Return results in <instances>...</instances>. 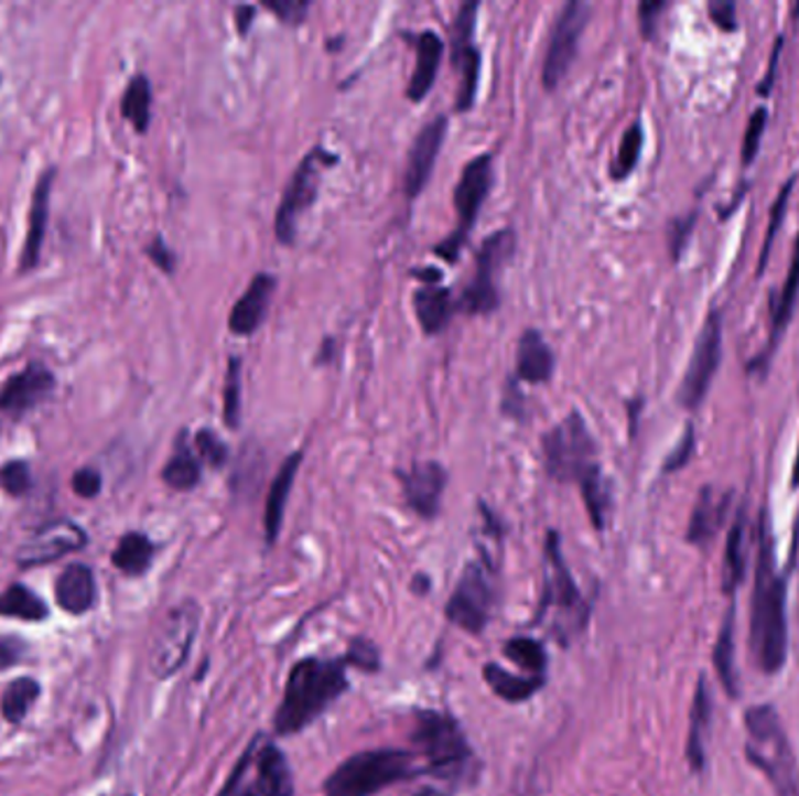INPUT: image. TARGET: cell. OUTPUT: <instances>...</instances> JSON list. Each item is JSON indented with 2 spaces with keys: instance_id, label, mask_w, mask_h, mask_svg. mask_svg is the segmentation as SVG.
I'll list each match as a JSON object with an SVG mask.
<instances>
[{
  "instance_id": "74e56055",
  "label": "cell",
  "mask_w": 799,
  "mask_h": 796,
  "mask_svg": "<svg viewBox=\"0 0 799 796\" xmlns=\"http://www.w3.org/2000/svg\"><path fill=\"white\" fill-rule=\"evenodd\" d=\"M0 614L17 616V620H26V622H37L45 620L47 607L26 587L12 584L3 595H0Z\"/></svg>"
},
{
  "instance_id": "d4e9b609",
  "label": "cell",
  "mask_w": 799,
  "mask_h": 796,
  "mask_svg": "<svg viewBox=\"0 0 799 796\" xmlns=\"http://www.w3.org/2000/svg\"><path fill=\"white\" fill-rule=\"evenodd\" d=\"M554 374V353L538 330H526L517 346V379L540 386Z\"/></svg>"
},
{
  "instance_id": "816d5d0a",
  "label": "cell",
  "mask_w": 799,
  "mask_h": 796,
  "mask_svg": "<svg viewBox=\"0 0 799 796\" xmlns=\"http://www.w3.org/2000/svg\"><path fill=\"white\" fill-rule=\"evenodd\" d=\"M665 10H667V3H659V0H655V3H640L638 6V19H640L643 35H646V37L655 35L657 19Z\"/></svg>"
},
{
  "instance_id": "7dc6e473",
  "label": "cell",
  "mask_w": 799,
  "mask_h": 796,
  "mask_svg": "<svg viewBox=\"0 0 799 796\" xmlns=\"http://www.w3.org/2000/svg\"><path fill=\"white\" fill-rule=\"evenodd\" d=\"M765 127H767V110L765 108H757L748 125H746V136H744V164H751L757 150H759V141H763V133H765Z\"/></svg>"
},
{
  "instance_id": "e575fe53",
  "label": "cell",
  "mask_w": 799,
  "mask_h": 796,
  "mask_svg": "<svg viewBox=\"0 0 799 796\" xmlns=\"http://www.w3.org/2000/svg\"><path fill=\"white\" fill-rule=\"evenodd\" d=\"M736 647H734V610H730V614L725 616V624L720 628L717 643L713 649V664H715V673L723 687L736 696L738 689V680H736V656H734Z\"/></svg>"
},
{
  "instance_id": "681fc988",
  "label": "cell",
  "mask_w": 799,
  "mask_h": 796,
  "mask_svg": "<svg viewBox=\"0 0 799 796\" xmlns=\"http://www.w3.org/2000/svg\"><path fill=\"white\" fill-rule=\"evenodd\" d=\"M71 486L80 497H96L101 493V474L94 467H83L73 474Z\"/></svg>"
},
{
  "instance_id": "7bdbcfd3",
  "label": "cell",
  "mask_w": 799,
  "mask_h": 796,
  "mask_svg": "<svg viewBox=\"0 0 799 796\" xmlns=\"http://www.w3.org/2000/svg\"><path fill=\"white\" fill-rule=\"evenodd\" d=\"M194 447H197V451H199V455L204 458V461L208 465L216 467V470L225 467L227 461H229V447L220 440L216 432L208 430V428L197 432V437H194Z\"/></svg>"
},
{
  "instance_id": "4dcf8cb0",
  "label": "cell",
  "mask_w": 799,
  "mask_h": 796,
  "mask_svg": "<svg viewBox=\"0 0 799 796\" xmlns=\"http://www.w3.org/2000/svg\"><path fill=\"white\" fill-rule=\"evenodd\" d=\"M577 484H580L582 501H584V507H587V514H590L594 528L603 530L608 526V516H611V507H613V493H611V484H608L606 476H603L598 463L584 472L577 480Z\"/></svg>"
},
{
  "instance_id": "be15d7a7",
  "label": "cell",
  "mask_w": 799,
  "mask_h": 796,
  "mask_svg": "<svg viewBox=\"0 0 799 796\" xmlns=\"http://www.w3.org/2000/svg\"><path fill=\"white\" fill-rule=\"evenodd\" d=\"M125 796H129V794H125Z\"/></svg>"
},
{
  "instance_id": "6da1fadb",
  "label": "cell",
  "mask_w": 799,
  "mask_h": 796,
  "mask_svg": "<svg viewBox=\"0 0 799 796\" xmlns=\"http://www.w3.org/2000/svg\"><path fill=\"white\" fill-rule=\"evenodd\" d=\"M751 645L759 670L778 673L788 659V612L786 582L776 572L774 537L763 512L759 521V549L755 566V589L751 601Z\"/></svg>"
},
{
  "instance_id": "f5cc1de1",
  "label": "cell",
  "mask_w": 799,
  "mask_h": 796,
  "mask_svg": "<svg viewBox=\"0 0 799 796\" xmlns=\"http://www.w3.org/2000/svg\"><path fill=\"white\" fill-rule=\"evenodd\" d=\"M692 447H694V432H692V428H688L685 437H683V440H680V444L673 449V453L669 455V461L665 463V470L667 472H676V470L683 467L690 461Z\"/></svg>"
},
{
  "instance_id": "7a4b0ae2",
  "label": "cell",
  "mask_w": 799,
  "mask_h": 796,
  "mask_svg": "<svg viewBox=\"0 0 799 796\" xmlns=\"http://www.w3.org/2000/svg\"><path fill=\"white\" fill-rule=\"evenodd\" d=\"M350 668L346 656L321 659L306 656L290 668L283 687L281 703L274 712V731L279 735H298L314 724L348 689L346 670Z\"/></svg>"
},
{
  "instance_id": "ac0fdd59",
  "label": "cell",
  "mask_w": 799,
  "mask_h": 796,
  "mask_svg": "<svg viewBox=\"0 0 799 796\" xmlns=\"http://www.w3.org/2000/svg\"><path fill=\"white\" fill-rule=\"evenodd\" d=\"M398 480L402 484L404 503L412 512L421 519H435L446 488V470L435 461H423L409 470H398Z\"/></svg>"
},
{
  "instance_id": "db71d44e",
  "label": "cell",
  "mask_w": 799,
  "mask_h": 796,
  "mask_svg": "<svg viewBox=\"0 0 799 796\" xmlns=\"http://www.w3.org/2000/svg\"><path fill=\"white\" fill-rule=\"evenodd\" d=\"M26 652V645L17 638H0V670L12 668Z\"/></svg>"
},
{
  "instance_id": "1f68e13d",
  "label": "cell",
  "mask_w": 799,
  "mask_h": 796,
  "mask_svg": "<svg viewBox=\"0 0 799 796\" xmlns=\"http://www.w3.org/2000/svg\"><path fill=\"white\" fill-rule=\"evenodd\" d=\"M162 480L173 491H192L202 482V463L187 447V432H181L179 442H175V451L162 470Z\"/></svg>"
},
{
  "instance_id": "ffe728a7",
  "label": "cell",
  "mask_w": 799,
  "mask_h": 796,
  "mask_svg": "<svg viewBox=\"0 0 799 796\" xmlns=\"http://www.w3.org/2000/svg\"><path fill=\"white\" fill-rule=\"evenodd\" d=\"M54 386H56L54 374L41 363H31L26 369L10 376V379L0 386V411L22 416L37 402H43L54 390Z\"/></svg>"
},
{
  "instance_id": "30bf717a",
  "label": "cell",
  "mask_w": 799,
  "mask_h": 796,
  "mask_svg": "<svg viewBox=\"0 0 799 796\" xmlns=\"http://www.w3.org/2000/svg\"><path fill=\"white\" fill-rule=\"evenodd\" d=\"M199 622L202 610L194 601H183L169 610L150 647L148 664L154 678L166 680L185 666L192 643L197 638Z\"/></svg>"
},
{
  "instance_id": "4316f807",
  "label": "cell",
  "mask_w": 799,
  "mask_h": 796,
  "mask_svg": "<svg viewBox=\"0 0 799 796\" xmlns=\"http://www.w3.org/2000/svg\"><path fill=\"white\" fill-rule=\"evenodd\" d=\"M727 507H730V493H715L711 486L701 488L690 516L688 540L692 545H706L709 540H713L715 533L725 521Z\"/></svg>"
},
{
  "instance_id": "e0dca14e",
  "label": "cell",
  "mask_w": 799,
  "mask_h": 796,
  "mask_svg": "<svg viewBox=\"0 0 799 796\" xmlns=\"http://www.w3.org/2000/svg\"><path fill=\"white\" fill-rule=\"evenodd\" d=\"M87 545V533L73 521H54L35 530L29 540L19 547V566H43L62 559V556L83 549Z\"/></svg>"
},
{
  "instance_id": "52a82bcc",
  "label": "cell",
  "mask_w": 799,
  "mask_h": 796,
  "mask_svg": "<svg viewBox=\"0 0 799 796\" xmlns=\"http://www.w3.org/2000/svg\"><path fill=\"white\" fill-rule=\"evenodd\" d=\"M220 796H295V783L283 750L264 735L252 739Z\"/></svg>"
},
{
  "instance_id": "8992f818",
  "label": "cell",
  "mask_w": 799,
  "mask_h": 796,
  "mask_svg": "<svg viewBox=\"0 0 799 796\" xmlns=\"http://www.w3.org/2000/svg\"><path fill=\"white\" fill-rule=\"evenodd\" d=\"M748 760L763 771L778 796H799V766L781 720L771 706H755L746 712Z\"/></svg>"
},
{
  "instance_id": "cb8c5ba5",
  "label": "cell",
  "mask_w": 799,
  "mask_h": 796,
  "mask_svg": "<svg viewBox=\"0 0 799 796\" xmlns=\"http://www.w3.org/2000/svg\"><path fill=\"white\" fill-rule=\"evenodd\" d=\"M302 458H304L302 451L290 453L283 461L281 470L277 472L274 482H271V486H269L267 505H264V537H267V545H274L279 533H281L285 505H288V497L292 493V486H295Z\"/></svg>"
},
{
  "instance_id": "9a60e30c",
  "label": "cell",
  "mask_w": 799,
  "mask_h": 796,
  "mask_svg": "<svg viewBox=\"0 0 799 796\" xmlns=\"http://www.w3.org/2000/svg\"><path fill=\"white\" fill-rule=\"evenodd\" d=\"M720 357H723V321H720V313H711L699 332L692 361L678 388V402L685 409H697L704 402L720 367Z\"/></svg>"
},
{
  "instance_id": "6f0895ef",
  "label": "cell",
  "mask_w": 799,
  "mask_h": 796,
  "mask_svg": "<svg viewBox=\"0 0 799 796\" xmlns=\"http://www.w3.org/2000/svg\"><path fill=\"white\" fill-rule=\"evenodd\" d=\"M690 229H692V217H688V220H680V223H673V225H671V236H669V241H671V250H673V255H676V257L680 255V250H683V246H685V241H688V234H690Z\"/></svg>"
},
{
  "instance_id": "484cf974",
  "label": "cell",
  "mask_w": 799,
  "mask_h": 796,
  "mask_svg": "<svg viewBox=\"0 0 799 796\" xmlns=\"http://www.w3.org/2000/svg\"><path fill=\"white\" fill-rule=\"evenodd\" d=\"M713 720V701H711V689L704 678H699L694 701L690 710V733H688V762L699 773L706 766V739L711 731Z\"/></svg>"
},
{
  "instance_id": "680465c9",
  "label": "cell",
  "mask_w": 799,
  "mask_h": 796,
  "mask_svg": "<svg viewBox=\"0 0 799 796\" xmlns=\"http://www.w3.org/2000/svg\"><path fill=\"white\" fill-rule=\"evenodd\" d=\"M337 353H339V344H337L335 336H325L323 344H321V348H318L316 363H318V365H330V363H335V361H337Z\"/></svg>"
},
{
  "instance_id": "f6af8a7d",
  "label": "cell",
  "mask_w": 799,
  "mask_h": 796,
  "mask_svg": "<svg viewBox=\"0 0 799 796\" xmlns=\"http://www.w3.org/2000/svg\"><path fill=\"white\" fill-rule=\"evenodd\" d=\"M344 656H346L350 666H356V668L367 670V673H375V670L381 668L379 649L372 643L363 641V638H356L354 643H350Z\"/></svg>"
},
{
  "instance_id": "ba28073f",
  "label": "cell",
  "mask_w": 799,
  "mask_h": 796,
  "mask_svg": "<svg viewBox=\"0 0 799 796\" xmlns=\"http://www.w3.org/2000/svg\"><path fill=\"white\" fill-rule=\"evenodd\" d=\"M492 185H494V154L492 152L477 154L465 164L458 178V185L454 190V208L458 215V225L440 246H435V255H440L442 260L454 265L461 257L486 196L492 192Z\"/></svg>"
},
{
  "instance_id": "277c9868",
  "label": "cell",
  "mask_w": 799,
  "mask_h": 796,
  "mask_svg": "<svg viewBox=\"0 0 799 796\" xmlns=\"http://www.w3.org/2000/svg\"><path fill=\"white\" fill-rule=\"evenodd\" d=\"M421 771L417 754L409 750H365L330 773L323 783V796H375L386 787L417 778Z\"/></svg>"
},
{
  "instance_id": "d6986e66",
  "label": "cell",
  "mask_w": 799,
  "mask_h": 796,
  "mask_svg": "<svg viewBox=\"0 0 799 796\" xmlns=\"http://www.w3.org/2000/svg\"><path fill=\"white\" fill-rule=\"evenodd\" d=\"M446 129H450V119L440 115L431 119V122H428L414 138V146L409 150L407 171H404V194L409 198H417L428 185V181H431L435 159L446 138Z\"/></svg>"
},
{
  "instance_id": "603a6c76",
  "label": "cell",
  "mask_w": 799,
  "mask_h": 796,
  "mask_svg": "<svg viewBox=\"0 0 799 796\" xmlns=\"http://www.w3.org/2000/svg\"><path fill=\"white\" fill-rule=\"evenodd\" d=\"M407 40L417 50V66L412 79H409L407 85V98L412 104H421L438 79V71L444 54V40L435 31H423Z\"/></svg>"
},
{
  "instance_id": "836d02e7",
  "label": "cell",
  "mask_w": 799,
  "mask_h": 796,
  "mask_svg": "<svg viewBox=\"0 0 799 796\" xmlns=\"http://www.w3.org/2000/svg\"><path fill=\"white\" fill-rule=\"evenodd\" d=\"M746 570V512L744 507L738 509L736 519L727 535V547H725V593L734 591L744 580Z\"/></svg>"
},
{
  "instance_id": "c3c4849f",
  "label": "cell",
  "mask_w": 799,
  "mask_h": 796,
  "mask_svg": "<svg viewBox=\"0 0 799 796\" xmlns=\"http://www.w3.org/2000/svg\"><path fill=\"white\" fill-rule=\"evenodd\" d=\"M264 8L274 12L283 24L300 26L306 19V12L311 6L304 3V0H267Z\"/></svg>"
},
{
  "instance_id": "8d00e7d4",
  "label": "cell",
  "mask_w": 799,
  "mask_h": 796,
  "mask_svg": "<svg viewBox=\"0 0 799 796\" xmlns=\"http://www.w3.org/2000/svg\"><path fill=\"white\" fill-rule=\"evenodd\" d=\"M503 654L529 675L548 678V675H544V673H548V649H544V645L540 641L519 635V638H512V641L505 643Z\"/></svg>"
},
{
  "instance_id": "5bb4252c",
  "label": "cell",
  "mask_w": 799,
  "mask_h": 796,
  "mask_svg": "<svg viewBox=\"0 0 799 796\" xmlns=\"http://www.w3.org/2000/svg\"><path fill=\"white\" fill-rule=\"evenodd\" d=\"M590 17L592 6L582 3V0H571V3L561 8L552 26L550 47L542 64V87L548 92H554L561 85V79L569 75L580 47V37L590 24Z\"/></svg>"
},
{
  "instance_id": "7c38bea8",
  "label": "cell",
  "mask_w": 799,
  "mask_h": 796,
  "mask_svg": "<svg viewBox=\"0 0 799 796\" xmlns=\"http://www.w3.org/2000/svg\"><path fill=\"white\" fill-rule=\"evenodd\" d=\"M330 164H337V157L330 154L323 148H314L302 159L300 166L288 181L279 211H277V225H274L277 238L283 246L295 244L300 217L304 211L314 206L316 196H318L321 169L330 166Z\"/></svg>"
},
{
  "instance_id": "94428289",
  "label": "cell",
  "mask_w": 799,
  "mask_h": 796,
  "mask_svg": "<svg viewBox=\"0 0 799 796\" xmlns=\"http://www.w3.org/2000/svg\"><path fill=\"white\" fill-rule=\"evenodd\" d=\"M414 276L419 278V281H425L428 286H440V278H442V273L438 269H421V271H414Z\"/></svg>"
},
{
  "instance_id": "7402d4cb",
  "label": "cell",
  "mask_w": 799,
  "mask_h": 796,
  "mask_svg": "<svg viewBox=\"0 0 799 796\" xmlns=\"http://www.w3.org/2000/svg\"><path fill=\"white\" fill-rule=\"evenodd\" d=\"M54 175H56V171L47 169L41 178H37V185L33 190L31 213H29V232H26L22 255H19V269L22 271H31L37 267V262H41V250H43L47 220H50V194H52Z\"/></svg>"
},
{
  "instance_id": "d590c367",
  "label": "cell",
  "mask_w": 799,
  "mask_h": 796,
  "mask_svg": "<svg viewBox=\"0 0 799 796\" xmlns=\"http://www.w3.org/2000/svg\"><path fill=\"white\" fill-rule=\"evenodd\" d=\"M150 108H152V87L145 75H136L125 89L122 96V115L133 125L139 133H145L150 127Z\"/></svg>"
},
{
  "instance_id": "60d3db41",
  "label": "cell",
  "mask_w": 799,
  "mask_h": 796,
  "mask_svg": "<svg viewBox=\"0 0 799 796\" xmlns=\"http://www.w3.org/2000/svg\"><path fill=\"white\" fill-rule=\"evenodd\" d=\"M223 416L227 428L237 430L241 423V357H229L223 395Z\"/></svg>"
},
{
  "instance_id": "ab89813d",
  "label": "cell",
  "mask_w": 799,
  "mask_h": 796,
  "mask_svg": "<svg viewBox=\"0 0 799 796\" xmlns=\"http://www.w3.org/2000/svg\"><path fill=\"white\" fill-rule=\"evenodd\" d=\"M37 693H41V687H37L35 680H31V678L14 680L6 689L3 703H0V708H3V718L8 722H22L26 718L29 708L37 699Z\"/></svg>"
},
{
  "instance_id": "f546056e",
  "label": "cell",
  "mask_w": 799,
  "mask_h": 796,
  "mask_svg": "<svg viewBox=\"0 0 799 796\" xmlns=\"http://www.w3.org/2000/svg\"><path fill=\"white\" fill-rule=\"evenodd\" d=\"M482 675L498 699L508 703L529 701L531 696H536L544 687V682H548V678H538V675H526V678L523 675H515L494 661L482 668Z\"/></svg>"
},
{
  "instance_id": "4fadbf2b",
  "label": "cell",
  "mask_w": 799,
  "mask_h": 796,
  "mask_svg": "<svg viewBox=\"0 0 799 796\" xmlns=\"http://www.w3.org/2000/svg\"><path fill=\"white\" fill-rule=\"evenodd\" d=\"M492 610H494L492 570L482 561H471L463 568L452 599L446 601L444 607L446 620L465 633L479 635L492 620Z\"/></svg>"
},
{
  "instance_id": "f1b7e54d",
  "label": "cell",
  "mask_w": 799,
  "mask_h": 796,
  "mask_svg": "<svg viewBox=\"0 0 799 796\" xmlns=\"http://www.w3.org/2000/svg\"><path fill=\"white\" fill-rule=\"evenodd\" d=\"M417 321L425 334H440L452 323L456 313V302L452 292L442 286H423L414 292Z\"/></svg>"
},
{
  "instance_id": "ee69618b",
  "label": "cell",
  "mask_w": 799,
  "mask_h": 796,
  "mask_svg": "<svg viewBox=\"0 0 799 796\" xmlns=\"http://www.w3.org/2000/svg\"><path fill=\"white\" fill-rule=\"evenodd\" d=\"M33 486L31 470L24 461H10L0 467V488L10 495H24Z\"/></svg>"
},
{
  "instance_id": "9f6ffc18",
  "label": "cell",
  "mask_w": 799,
  "mask_h": 796,
  "mask_svg": "<svg viewBox=\"0 0 799 796\" xmlns=\"http://www.w3.org/2000/svg\"><path fill=\"white\" fill-rule=\"evenodd\" d=\"M734 3H711L709 6V12H711V17H713V22L720 26V29H734L736 26V22H734Z\"/></svg>"
},
{
  "instance_id": "9c48e42d",
  "label": "cell",
  "mask_w": 799,
  "mask_h": 796,
  "mask_svg": "<svg viewBox=\"0 0 799 796\" xmlns=\"http://www.w3.org/2000/svg\"><path fill=\"white\" fill-rule=\"evenodd\" d=\"M542 453L548 474L557 482H577L596 465V444L584 418L573 411L542 437Z\"/></svg>"
},
{
  "instance_id": "91938a15",
  "label": "cell",
  "mask_w": 799,
  "mask_h": 796,
  "mask_svg": "<svg viewBox=\"0 0 799 796\" xmlns=\"http://www.w3.org/2000/svg\"><path fill=\"white\" fill-rule=\"evenodd\" d=\"M234 17H237V29L241 35L248 33V29L252 26V19H256V8L252 6H239L234 10Z\"/></svg>"
},
{
  "instance_id": "f907efd6",
  "label": "cell",
  "mask_w": 799,
  "mask_h": 796,
  "mask_svg": "<svg viewBox=\"0 0 799 796\" xmlns=\"http://www.w3.org/2000/svg\"><path fill=\"white\" fill-rule=\"evenodd\" d=\"M148 257H150V260L154 262V265H158L164 273H173V269H175V255H173V250L164 244V238L162 236H158V238H154V241L148 246Z\"/></svg>"
},
{
  "instance_id": "8fae6325",
  "label": "cell",
  "mask_w": 799,
  "mask_h": 796,
  "mask_svg": "<svg viewBox=\"0 0 799 796\" xmlns=\"http://www.w3.org/2000/svg\"><path fill=\"white\" fill-rule=\"evenodd\" d=\"M515 255V232L500 229L484 238L477 250V269L473 283L467 286L456 302V311L467 315H489L498 309V273L503 265Z\"/></svg>"
},
{
  "instance_id": "2e32d148",
  "label": "cell",
  "mask_w": 799,
  "mask_h": 796,
  "mask_svg": "<svg viewBox=\"0 0 799 796\" xmlns=\"http://www.w3.org/2000/svg\"><path fill=\"white\" fill-rule=\"evenodd\" d=\"M477 10L479 3L471 0V3H463L456 22H454V37H452V62L458 71V92H456V110L467 112L475 106L477 87H479V68H482V56L475 47V26H477Z\"/></svg>"
},
{
  "instance_id": "b9f144b4",
  "label": "cell",
  "mask_w": 799,
  "mask_h": 796,
  "mask_svg": "<svg viewBox=\"0 0 799 796\" xmlns=\"http://www.w3.org/2000/svg\"><path fill=\"white\" fill-rule=\"evenodd\" d=\"M640 150H643V127L640 122H634L625 136H622V143H619V150H617V157L613 162V178L615 181H622V178H627L640 159Z\"/></svg>"
},
{
  "instance_id": "3957f363",
  "label": "cell",
  "mask_w": 799,
  "mask_h": 796,
  "mask_svg": "<svg viewBox=\"0 0 799 796\" xmlns=\"http://www.w3.org/2000/svg\"><path fill=\"white\" fill-rule=\"evenodd\" d=\"M548 622L554 638L566 647L590 622V605L563 561L557 530L544 535V591L536 624Z\"/></svg>"
},
{
  "instance_id": "83f0119b",
  "label": "cell",
  "mask_w": 799,
  "mask_h": 796,
  "mask_svg": "<svg viewBox=\"0 0 799 796\" xmlns=\"http://www.w3.org/2000/svg\"><path fill=\"white\" fill-rule=\"evenodd\" d=\"M56 601H58V607L71 614L89 612L96 601L94 572L83 563H75V566L66 568L56 580Z\"/></svg>"
},
{
  "instance_id": "f35d334b",
  "label": "cell",
  "mask_w": 799,
  "mask_h": 796,
  "mask_svg": "<svg viewBox=\"0 0 799 796\" xmlns=\"http://www.w3.org/2000/svg\"><path fill=\"white\" fill-rule=\"evenodd\" d=\"M797 294H799V234H797V244H795V252H792V262H790L788 276L784 281V290H781V294H778L776 311H774V332H771L774 342L778 340V334H781V330H786V325L790 321Z\"/></svg>"
},
{
  "instance_id": "d6a6232c",
  "label": "cell",
  "mask_w": 799,
  "mask_h": 796,
  "mask_svg": "<svg viewBox=\"0 0 799 796\" xmlns=\"http://www.w3.org/2000/svg\"><path fill=\"white\" fill-rule=\"evenodd\" d=\"M154 556V545L148 540L143 533H127L112 551V563L117 570L125 574H143Z\"/></svg>"
},
{
  "instance_id": "44dd1931",
  "label": "cell",
  "mask_w": 799,
  "mask_h": 796,
  "mask_svg": "<svg viewBox=\"0 0 799 796\" xmlns=\"http://www.w3.org/2000/svg\"><path fill=\"white\" fill-rule=\"evenodd\" d=\"M277 290V278L271 273H258L246 292L229 311V330L239 336L256 334L271 306V294Z\"/></svg>"
},
{
  "instance_id": "5b68a950",
  "label": "cell",
  "mask_w": 799,
  "mask_h": 796,
  "mask_svg": "<svg viewBox=\"0 0 799 796\" xmlns=\"http://www.w3.org/2000/svg\"><path fill=\"white\" fill-rule=\"evenodd\" d=\"M412 739L423 757V773L440 781H461L475 766V752L461 724L440 710L417 712Z\"/></svg>"
},
{
  "instance_id": "6125c7cd",
  "label": "cell",
  "mask_w": 799,
  "mask_h": 796,
  "mask_svg": "<svg viewBox=\"0 0 799 796\" xmlns=\"http://www.w3.org/2000/svg\"><path fill=\"white\" fill-rule=\"evenodd\" d=\"M792 486H799V449H797V458L792 465Z\"/></svg>"
},
{
  "instance_id": "11a10c76",
  "label": "cell",
  "mask_w": 799,
  "mask_h": 796,
  "mask_svg": "<svg viewBox=\"0 0 799 796\" xmlns=\"http://www.w3.org/2000/svg\"><path fill=\"white\" fill-rule=\"evenodd\" d=\"M523 405H526V400L517 388V381H510L508 390H505V402H503L505 413L517 418V421H523Z\"/></svg>"
},
{
  "instance_id": "bcb514c9",
  "label": "cell",
  "mask_w": 799,
  "mask_h": 796,
  "mask_svg": "<svg viewBox=\"0 0 799 796\" xmlns=\"http://www.w3.org/2000/svg\"><path fill=\"white\" fill-rule=\"evenodd\" d=\"M790 192H792V181L788 185H784L781 194H778L776 204L771 208V217H769V232H767V238H765V248H763V255H759V267H757V273H763V269L767 267V257H769V250H771V244H774V236H776V229L778 225H781V217L786 215V204L790 198Z\"/></svg>"
}]
</instances>
